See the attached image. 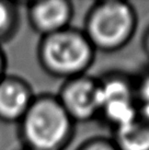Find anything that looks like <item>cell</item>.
Masks as SVG:
<instances>
[{
  "label": "cell",
  "instance_id": "cell-1",
  "mask_svg": "<svg viewBox=\"0 0 149 150\" xmlns=\"http://www.w3.org/2000/svg\"><path fill=\"white\" fill-rule=\"evenodd\" d=\"M25 149L64 150L72 139L74 123L56 96H35L19 123Z\"/></svg>",
  "mask_w": 149,
  "mask_h": 150
},
{
  "label": "cell",
  "instance_id": "cell-2",
  "mask_svg": "<svg viewBox=\"0 0 149 150\" xmlns=\"http://www.w3.org/2000/svg\"><path fill=\"white\" fill-rule=\"evenodd\" d=\"M96 50L82 30L67 28L42 36L37 58L48 75L68 80L86 75L94 62Z\"/></svg>",
  "mask_w": 149,
  "mask_h": 150
},
{
  "label": "cell",
  "instance_id": "cell-3",
  "mask_svg": "<svg viewBox=\"0 0 149 150\" xmlns=\"http://www.w3.org/2000/svg\"><path fill=\"white\" fill-rule=\"evenodd\" d=\"M138 18L135 8L122 0H106L90 8L82 30L94 50L114 53L134 38Z\"/></svg>",
  "mask_w": 149,
  "mask_h": 150
},
{
  "label": "cell",
  "instance_id": "cell-4",
  "mask_svg": "<svg viewBox=\"0 0 149 150\" xmlns=\"http://www.w3.org/2000/svg\"><path fill=\"white\" fill-rule=\"evenodd\" d=\"M99 82V117L113 130L134 121L138 116L136 84L123 74H110Z\"/></svg>",
  "mask_w": 149,
  "mask_h": 150
},
{
  "label": "cell",
  "instance_id": "cell-5",
  "mask_svg": "<svg viewBox=\"0 0 149 150\" xmlns=\"http://www.w3.org/2000/svg\"><path fill=\"white\" fill-rule=\"evenodd\" d=\"M57 99L74 123H84L99 117V82L82 75L65 80Z\"/></svg>",
  "mask_w": 149,
  "mask_h": 150
},
{
  "label": "cell",
  "instance_id": "cell-6",
  "mask_svg": "<svg viewBox=\"0 0 149 150\" xmlns=\"http://www.w3.org/2000/svg\"><path fill=\"white\" fill-rule=\"evenodd\" d=\"M28 17L32 29L46 36L70 26L74 6L67 0L35 1L28 4Z\"/></svg>",
  "mask_w": 149,
  "mask_h": 150
},
{
  "label": "cell",
  "instance_id": "cell-7",
  "mask_svg": "<svg viewBox=\"0 0 149 150\" xmlns=\"http://www.w3.org/2000/svg\"><path fill=\"white\" fill-rule=\"evenodd\" d=\"M35 94L28 81L7 75L0 81V121L19 123L24 116Z\"/></svg>",
  "mask_w": 149,
  "mask_h": 150
},
{
  "label": "cell",
  "instance_id": "cell-8",
  "mask_svg": "<svg viewBox=\"0 0 149 150\" xmlns=\"http://www.w3.org/2000/svg\"><path fill=\"white\" fill-rule=\"evenodd\" d=\"M112 140L118 150H149V120L138 112L134 121L114 129Z\"/></svg>",
  "mask_w": 149,
  "mask_h": 150
},
{
  "label": "cell",
  "instance_id": "cell-9",
  "mask_svg": "<svg viewBox=\"0 0 149 150\" xmlns=\"http://www.w3.org/2000/svg\"><path fill=\"white\" fill-rule=\"evenodd\" d=\"M19 26V10L17 4L0 1V44L14 35Z\"/></svg>",
  "mask_w": 149,
  "mask_h": 150
},
{
  "label": "cell",
  "instance_id": "cell-10",
  "mask_svg": "<svg viewBox=\"0 0 149 150\" xmlns=\"http://www.w3.org/2000/svg\"><path fill=\"white\" fill-rule=\"evenodd\" d=\"M136 84L138 112L141 116L149 120V70L145 71Z\"/></svg>",
  "mask_w": 149,
  "mask_h": 150
},
{
  "label": "cell",
  "instance_id": "cell-11",
  "mask_svg": "<svg viewBox=\"0 0 149 150\" xmlns=\"http://www.w3.org/2000/svg\"><path fill=\"white\" fill-rule=\"evenodd\" d=\"M77 150H118L112 139L106 138H92L83 142Z\"/></svg>",
  "mask_w": 149,
  "mask_h": 150
},
{
  "label": "cell",
  "instance_id": "cell-12",
  "mask_svg": "<svg viewBox=\"0 0 149 150\" xmlns=\"http://www.w3.org/2000/svg\"><path fill=\"white\" fill-rule=\"evenodd\" d=\"M6 70H7V57H6L2 47L0 45V81L8 75Z\"/></svg>",
  "mask_w": 149,
  "mask_h": 150
},
{
  "label": "cell",
  "instance_id": "cell-13",
  "mask_svg": "<svg viewBox=\"0 0 149 150\" xmlns=\"http://www.w3.org/2000/svg\"><path fill=\"white\" fill-rule=\"evenodd\" d=\"M143 44H144V50H145L146 54L149 56V28L145 32L144 35V40H143Z\"/></svg>",
  "mask_w": 149,
  "mask_h": 150
},
{
  "label": "cell",
  "instance_id": "cell-14",
  "mask_svg": "<svg viewBox=\"0 0 149 150\" xmlns=\"http://www.w3.org/2000/svg\"><path fill=\"white\" fill-rule=\"evenodd\" d=\"M23 150H29V149H25V148H24V149H23Z\"/></svg>",
  "mask_w": 149,
  "mask_h": 150
}]
</instances>
